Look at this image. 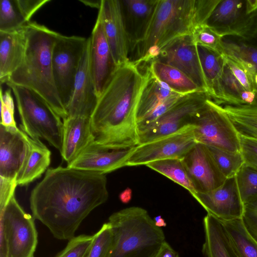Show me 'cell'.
Returning <instances> with one entry per match:
<instances>
[{
	"label": "cell",
	"mask_w": 257,
	"mask_h": 257,
	"mask_svg": "<svg viewBox=\"0 0 257 257\" xmlns=\"http://www.w3.org/2000/svg\"><path fill=\"white\" fill-rule=\"evenodd\" d=\"M254 82L255 85L257 86V72L254 77Z\"/></svg>",
	"instance_id": "cell-52"
},
{
	"label": "cell",
	"mask_w": 257,
	"mask_h": 257,
	"mask_svg": "<svg viewBox=\"0 0 257 257\" xmlns=\"http://www.w3.org/2000/svg\"><path fill=\"white\" fill-rule=\"evenodd\" d=\"M80 2L83 3L85 5L87 6H89L91 8H97L98 10L99 9L101 4V1H82L80 0Z\"/></svg>",
	"instance_id": "cell-50"
},
{
	"label": "cell",
	"mask_w": 257,
	"mask_h": 257,
	"mask_svg": "<svg viewBox=\"0 0 257 257\" xmlns=\"http://www.w3.org/2000/svg\"><path fill=\"white\" fill-rule=\"evenodd\" d=\"M158 0H119L130 53L143 40Z\"/></svg>",
	"instance_id": "cell-19"
},
{
	"label": "cell",
	"mask_w": 257,
	"mask_h": 257,
	"mask_svg": "<svg viewBox=\"0 0 257 257\" xmlns=\"http://www.w3.org/2000/svg\"><path fill=\"white\" fill-rule=\"evenodd\" d=\"M257 11V0L246 1V13L251 14Z\"/></svg>",
	"instance_id": "cell-49"
},
{
	"label": "cell",
	"mask_w": 257,
	"mask_h": 257,
	"mask_svg": "<svg viewBox=\"0 0 257 257\" xmlns=\"http://www.w3.org/2000/svg\"><path fill=\"white\" fill-rule=\"evenodd\" d=\"M207 147L219 169L226 179L236 176L245 163L241 152H232L213 147Z\"/></svg>",
	"instance_id": "cell-35"
},
{
	"label": "cell",
	"mask_w": 257,
	"mask_h": 257,
	"mask_svg": "<svg viewBox=\"0 0 257 257\" xmlns=\"http://www.w3.org/2000/svg\"><path fill=\"white\" fill-rule=\"evenodd\" d=\"M88 38L59 34L52 51L55 85L65 108L72 95L75 77Z\"/></svg>",
	"instance_id": "cell-9"
},
{
	"label": "cell",
	"mask_w": 257,
	"mask_h": 257,
	"mask_svg": "<svg viewBox=\"0 0 257 257\" xmlns=\"http://www.w3.org/2000/svg\"><path fill=\"white\" fill-rule=\"evenodd\" d=\"M27 44V25L11 32H0V81L6 83L19 67Z\"/></svg>",
	"instance_id": "cell-22"
},
{
	"label": "cell",
	"mask_w": 257,
	"mask_h": 257,
	"mask_svg": "<svg viewBox=\"0 0 257 257\" xmlns=\"http://www.w3.org/2000/svg\"><path fill=\"white\" fill-rule=\"evenodd\" d=\"M204 257H238L222 222L208 214L204 217Z\"/></svg>",
	"instance_id": "cell-24"
},
{
	"label": "cell",
	"mask_w": 257,
	"mask_h": 257,
	"mask_svg": "<svg viewBox=\"0 0 257 257\" xmlns=\"http://www.w3.org/2000/svg\"><path fill=\"white\" fill-rule=\"evenodd\" d=\"M146 166L185 188L191 195L196 193L181 159L162 160L149 163Z\"/></svg>",
	"instance_id": "cell-32"
},
{
	"label": "cell",
	"mask_w": 257,
	"mask_h": 257,
	"mask_svg": "<svg viewBox=\"0 0 257 257\" xmlns=\"http://www.w3.org/2000/svg\"><path fill=\"white\" fill-rule=\"evenodd\" d=\"M245 14L246 1L221 0L205 25L220 36Z\"/></svg>",
	"instance_id": "cell-27"
},
{
	"label": "cell",
	"mask_w": 257,
	"mask_h": 257,
	"mask_svg": "<svg viewBox=\"0 0 257 257\" xmlns=\"http://www.w3.org/2000/svg\"><path fill=\"white\" fill-rule=\"evenodd\" d=\"M29 22L17 0L0 1V32L14 31L22 28Z\"/></svg>",
	"instance_id": "cell-33"
},
{
	"label": "cell",
	"mask_w": 257,
	"mask_h": 257,
	"mask_svg": "<svg viewBox=\"0 0 257 257\" xmlns=\"http://www.w3.org/2000/svg\"><path fill=\"white\" fill-rule=\"evenodd\" d=\"M59 34L44 25L30 22L27 25L24 59L6 83L34 91L64 119L68 117L67 112L55 85L52 61L53 46Z\"/></svg>",
	"instance_id": "cell-3"
},
{
	"label": "cell",
	"mask_w": 257,
	"mask_h": 257,
	"mask_svg": "<svg viewBox=\"0 0 257 257\" xmlns=\"http://www.w3.org/2000/svg\"><path fill=\"white\" fill-rule=\"evenodd\" d=\"M192 34L197 44L221 55L223 54V38L207 25H202L195 27Z\"/></svg>",
	"instance_id": "cell-38"
},
{
	"label": "cell",
	"mask_w": 257,
	"mask_h": 257,
	"mask_svg": "<svg viewBox=\"0 0 257 257\" xmlns=\"http://www.w3.org/2000/svg\"><path fill=\"white\" fill-rule=\"evenodd\" d=\"M105 174L59 166L48 169L32 190V215L53 236L69 240L82 221L108 199Z\"/></svg>",
	"instance_id": "cell-1"
},
{
	"label": "cell",
	"mask_w": 257,
	"mask_h": 257,
	"mask_svg": "<svg viewBox=\"0 0 257 257\" xmlns=\"http://www.w3.org/2000/svg\"><path fill=\"white\" fill-rule=\"evenodd\" d=\"M220 221L238 257H257V240L248 231L242 218Z\"/></svg>",
	"instance_id": "cell-30"
},
{
	"label": "cell",
	"mask_w": 257,
	"mask_h": 257,
	"mask_svg": "<svg viewBox=\"0 0 257 257\" xmlns=\"http://www.w3.org/2000/svg\"><path fill=\"white\" fill-rule=\"evenodd\" d=\"M145 81L131 61L117 66L90 117L96 143L113 150L139 145L137 108Z\"/></svg>",
	"instance_id": "cell-2"
},
{
	"label": "cell",
	"mask_w": 257,
	"mask_h": 257,
	"mask_svg": "<svg viewBox=\"0 0 257 257\" xmlns=\"http://www.w3.org/2000/svg\"><path fill=\"white\" fill-rule=\"evenodd\" d=\"M145 81L141 92L137 108L138 123L160 103L178 94L158 80L149 67L145 73Z\"/></svg>",
	"instance_id": "cell-25"
},
{
	"label": "cell",
	"mask_w": 257,
	"mask_h": 257,
	"mask_svg": "<svg viewBox=\"0 0 257 257\" xmlns=\"http://www.w3.org/2000/svg\"><path fill=\"white\" fill-rule=\"evenodd\" d=\"M98 15L116 65L128 62L130 47L119 0H101Z\"/></svg>",
	"instance_id": "cell-17"
},
{
	"label": "cell",
	"mask_w": 257,
	"mask_h": 257,
	"mask_svg": "<svg viewBox=\"0 0 257 257\" xmlns=\"http://www.w3.org/2000/svg\"><path fill=\"white\" fill-rule=\"evenodd\" d=\"M209 214L220 220L242 218L244 204L239 192L235 176L226 179L218 188L192 195Z\"/></svg>",
	"instance_id": "cell-14"
},
{
	"label": "cell",
	"mask_w": 257,
	"mask_h": 257,
	"mask_svg": "<svg viewBox=\"0 0 257 257\" xmlns=\"http://www.w3.org/2000/svg\"><path fill=\"white\" fill-rule=\"evenodd\" d=\"M153 60L179 69L189 77L201 91L207 93V87L192 34L184 35L171 41L161 49Z\"/></svg>",
	"instance_id": "cell-12"
},
{
	"label": "cell",
	"mask_w": 257,
	"mask_h": 257,
	"mask_svg": "<svg viewBox=\"0 0 257 257\" xmlns=\"http://www.w3.org/2000/svg\"><path fill=\"white\" fill-rule=\"evenodd\" d=\"M27 138L17 127L0 124V177L17 179L26 154Z\"/></svg>",
	"instance_id": "cell-20"
},
{
	"label": "cell",
	"mask_w": 257,
	"mask_h": 257,
	"mask_svg": "<svg viewBox=\"0 0 257 257\" xmlns=\"http://www.w3.org/2000/svg\"><path fill=\"white\" fill-rule=\"evenodd\" d=\"M239 138L240 152L245 163L257 168V140L240 135Z\"/></svg>",
	"instance_id": "cell-43"
},
{
	"label": "cell",
	"mask_w": 257,
	"mask_h": 257,
	"mask_svg": "<svg viewBox=\"0 0 257 257\" xmlns=\"http://www.w3.org/2000/svg\"><path fill=\"white\" fill-rule=\"evenodd\" d=\"M88 38L90 68L98 98L117 67L98 15Z\"/></svg>",
	"instance_id": "cell-16"
},
{
	"label": "cell",
	"mask_w": 257,
	"mask_h": 257,
	"mask_svg": "<svg viewBox=\"0 0 257 257\" xmlns=\"http://www.w3.org/2000/svg\"><path fill=\"white\" fill-rule=\"evenodd\" d=\"M10 88L3 91L1 87V112L0 124L6 127H17L14 118V102Z\"/></svg>",
	"instance_id": "cell-40"
},
{
	"label": "cell",
	"mask_w": 257,
	"mask_h": 257,
	"mask_svg": "<svg viewBox=\"0 0 257 257\" xmlns=\"http://www.w3.org/2000/svg\"><path fill=\"white\" fill-rule=\"evenodd\" d=\"M50 1V0H17L19 6L29 21L38 10Z\"/></svg>",
	"instance_id": "cell-46"
},
{
	"label": "cell",
	"mask_w": 257,
	"mask_h": 257,
	"mask_svg": "<svg viewBox=\"0 0 257 257\" xmlns=\"http://www.w3.org/2000/svg\"><path fill=\"white\" fill-rule=\"evenodd\" d=\"M196 143L193 126L189 125L173 134L135 147L126 166H146L167 159H181Z\"/></svg>",
	"instance_id": "cell-11"
},
{
	"label": "cell",
	"mask_w": 257,
	"mask_h": 257,
	"mask_svg": "<svg viewBox=\"0 0 257 257\" xmlns=\"http://www.w3.org/2000/svg\"><path fill=\"white\" fill-rule=\"evenodd\" d=\"M222 107L239 135L257 140V100L251 104Z\"/></svg>",
	"instance_id": "cell-29"
},
{
	"label": "cell",
	"mask_w": 257,
	"mask_h": 257,
	"mask_svg": "<svg viewBox=\"0 0 257 257\" xmlns=\"http://www.w3.org/2000/svg\"><path fill=\"white\" fill-rule=\"evenodd\" d=\"M196 45L207 93L211 99L218 104L221 95L220 80L224 60L221 55L200 45Z\"/></svg>",
	"instance_id": "cell-26"
},
{
	"label": "cell",
	"mask_w": 257,
	"mask_h": 257,
	"mask_svg": "<svg viewBox=\"0 0 257 257\" xmlns=\"http://www.w3.org/2000/svg\"><path fill=\"white\" fill-rule=\"evenodd\" d=\"M220 84L221 95L218 104L220 105L222 103L231 105L244 104L241 96L245 89L234 76L225 61Z\"/></svg>",
	"instance_id": "cell-34"
},
{
	"label": "cell",
	"mask_w": 257,
	"mask_h": 257,
	"mask_svg": "<svg viewBox=\"0 0 257 257\" xmlns=\"http://www.w3.org/2000/svg\"><path fill=\"white\" fill-rule=\"evenodd\" d=\"M211 99L204 91H197L181 96L164 114L144 131L139 134V145L173 134L192 125L196 113Z\"/></svg>",
	"instance_id": "cell-10"
},
{
	"label": "cell",
	"mask_w": 257,
	"mask_h": 257,
	"mask_svg": "<svg viewBox=\"0 0 257 257\" xmlns=\"http://www.w3.org/2000/svg\"><path fill=\"white\" fill-rule=\"evenodd\" d=\"M120 200L123 203H127L132 198V191L130 188H127L123 191L119 196Z\"/></svg>",
	"instance_id": "cell-48"
},
{
	"label": "cell",
	"mask_w": 257,
	"mask_h": 257,
	"mask_svg": "<svg viewBox=\"0 0 257 257\" xmlns=\"http://www.w3.org/2000/svg\"><path fill=\"white\" fill-rule=\"evenodd\" d=\"M181 160L196 193L215 190L226 179L203 144L196 143Z\"/></svg>",
	"instance_id": "cell-13"
},
{
	"label": "cell",
	"mask_w": 257,
	"mask_h": 257,
	"mask_svg": "<svg viewBox=\"0 0 257 257\" xmlns=\"http://www.w3.org/2000/svg\"><path fill=\"white\" fill-rule=\"evenodd\" d=\"M134 148L110 149L93 141L67 167L106 174L126 167Z\"/></svg>",
	"instance_id": "cell-18"
},
{
	"label": "cell",
	"mask_w": 257,
	"mask_h": 257,
	"mask_svg": "<svg viewBox=\"0 0 257 257\" xmlns=\"http://www.w3.org/2000/svg\"><path fill=\"white\" fill-rule=\"evenodd\" d=\"M154 220L156 225L159 227H165L167 226V223L165 220L160 215L156 216L154 218Z\"/></svg>",
	"instance_id": "cell-51"
},
{
	"label": "cell",
	"mask_w": 257,
	"mask_h": 257,
	"mask_svg": "<svg viewBox=\"0 0 257 257\" xmlns=\"http://www.w3.org/2000/svg\"><path fill=\"white\" fill-rule=\"evenodd\" d=\"M149 68L158 80L177 93L184 95L203 91L185 74L172 66L153 60Z\"/></svg>",
	"instance_id": "cell-28"
},
{
	"label": "cell",
	"mask_w": 257,
	"mask_h": 257,
	"mask_svg": "<svg viewBox=\"0 0 257 257\" xmlns=\"http://www.w3.org/2000/svg\"><path fill=\"white\" fill-rule=\"evenodd\" d=\"M242 219L248 231L257 240V198L244 204Z\"/></svg>",
	"instance_id": "cell-42"
},
{
	"label": "cell",
	"mask_w": 257,
	"mask_h": 257,
	"mask_svg": "<svg viewBox=\"0 0 257 257\" xmlns=\"http://www.w3.org/2000/svg\"><path fill=\"white\" fill-rule=\"evenodd\" d=\"M6 84L15 97L21 130L32 138L45 140L60 152L63 128L60 116L34 91L10 83Z\"/></svg>",
	"instance_id": "cell-6"
},
{
	"label": "cell",
	"mask_w": 257,
	"mask_h": 257,
	"mask_svg": "<svg viewBox=\"0 0 257 257\" xmlns=\"http://www.w3.org/2000/svg\"><path fill=\"white\" fill-rule=\"evenodd\" d=\"M192 125L197 143L240 152L239 135L222 106L208 99L195 115Z\"/></svg>",
	"instance_id": "cell-8"
},
{
	"label": "cell",
	"mask_w": 257,
	"mask_h": 257,
	"mask_svg": "<svg viewBox=\"0 0 257 257\" xmlns=\"http://www.w3.org/2000/svg\"><path fill=\"white\" fill-rule=\"evenodd\" d=\"M17 185V179H10L0 177V210L4 209L15 196Z\"/></svg>",
	"instance_id": "cell-45"
},
{
	"label": "cell",
	"mask_w": 257,
	"mask_h": 257,
	"mask_svg": "<svg viewBox=\"0 0 257 257\" xmlns=\"http://www.w3.org/2000/svg\"><path fill=\"white\" fill-rule=\"evenodd\" d=\"M35 220L15 196L0 210V257H34L38 244Z\"/></svg>",
	"instance_id": "cell-7"
},
{
	"label": "cell",
	"mask_w": 257,
	"mask_h": 257,
	"mask_svg": "<svg viewBox=\"0 0 257 257\" xmlns=\"http://www.w3.org/2000/svg\"><path fill=\"white\" fill-rule=\"evenodd\" d=\"M97 100L98 96L90 68L88 38L75 77L72 95L66 107L68 117H91Z\"/></svg>",
	"instance_id": "cell-15"
},
{
	"label": "cell",
	"mask_w": 257,
	"mask_h": 257,
	"mask_svg": "<svg viewBox=\"0 0 257 257\" xmlns=\"http://www.w3.org/2000/svg\"><path fill=\"white\" fill-rule=\"evenodd\" d=\"M94 235L81 234L69 240L55 257H86L93 241Z\"/></svg>",
	"instance_id": "cell-39"
},
{
	"label": "cell",
	"mask_w": 257,
	"mask_h": 257,
	"mask_svg": "<svg viewBox=\"0 0 257 257\" xmlns=\"http://www.w3.org/2000/svg\"><path fill=\"white\" fill-rule=\"evenodd\" d=\"M51 152L39 139L28 136L26 155L17 177L18 185H27L48 170Z\"/></svg>",
	"instance_id": "cell-23"
},
{
	"label": "cell",
	"mask_w": 257,
	"mask_h": 257,
	"mask_svg": "<svg viewBox=\"0 0 257 257\" xmlns=\"http://www.w3.org/2000/svg\"><path fill=\"white\" fill-rule=\"evenodd\" d=\"M220 1L221 0H195L193 29L199 26L205 25Z\"/></svg>",
	"instance_id": "cell-41"
},
{
	"label": "cell",
	"mask_w": 257,
	"mask_h": 257,
	"mask_svg": "<svg viewBox=\"0 0 257 257\" xmlns=\"http://www.w3.org/2000/svg\"><path fill=\"white\" fill-rule=\"evenodd\" d=\"M63 128L61 155L67 165L73 162L95 138L91 118L67 117L63 119Z\"/></svg>",
	"instance_id": "cell-21"
},
{
	"label": "cell",
	"mask_w": 257,
	"mask_h": 257,
	"mask_svg": "<svg viewBox=\"0 0 257 257\" xmlns=\"http://www.w3.org/2000/svg\"><path fill=\"white\" fill-rule=\"evenodd\" d=\"M113 243L108 257H154L166 241L148 211L140 207L125 208L108 218Z\"/></svg>",
	"instance_id": "cell-4"
},
{
	"label": "cell",
	"mask_w": 257,
	"mask_h": 257,
	"mask_svg": "<svg viewBox=\"0 0 257 257\" xmlns=\"http://www.w3.org/2000/svg\"><path fill=\"white\" fill-rule=\"evenodd\" d=\"M235 177L244 204L257 198V168L244 163Z\"/></svg>",
	"instance_id": "cell-36"
},
{
	"label": "cell",
	"mask_w": 257,
	"mask_h": 257,
	"mask_svg": "<svg viewBox=\"0 0 257 257\" xmlns=\"http://www.w3.org/2000/svg\"><path fill=\"white\" fill-rule=\"evenodd\" d=\"M154 257H180L178 253L165 241Z\"/></svg>",
	"instance_id": "cell-47"
},
{
	"label": "cell",
	"mask_w": 257,
	"mask_h": 257,
	"mask_svg": "<svg viewBox=\"0 0 257 257\" xmlns=\"http://www.w3.org/2000/svg\"><path fill=\"white\" fill-rule=\"evenodd\" d=\"M195 0H158L143 40L136 46L133 60L138 66L150 63L161 49L180 36L192 34Z\"/></svg>",
	"instance_id": "cell-5"
},
{
	"label": "cell",
	"mask_w": 257,
	"mask_h": 257,
	"mask_svg": "<svg viewBox=\"0 0 257 257\" xmlns=\"http://www.w3.org/2000/svg\"><path fill=\"white\" fill-rule=\"evenodd\" d=\"M223 54L243 69L254 82L257 72V48L242 43L223 40Z\"/></svg>",
	"instance_id": "cell-31"
},
{
	"label": "cell",
	"mask_w": 257,
	"mask_h": 257,
	"mask_svg": "<svg viewBox=\"0 0 257 257\" xmlns=\"http://www.w3.org/2000/svg\"><path fill=\"white\" fill-rule=\"evenodd\" d=\"M92 244L86 257H108L113 243V232L110 224L104 223L94 234Z\"/></svg>",
	"instance_id": "cell-37"
},
{
	"label": "cell",
	"mask_w": 257,
	"mask_h": 257,
	"mask_svg": "<svg viewBox=\"0 0 257 257\" xmlns=\"http://www.w3.org/2000/svg\"><path fill=\"white\" fill-rule=\"evenodd\" d=\"M222 56L225 63L244 88L257 94V86L251 81L244 71L224 55L222 54Z\"/></svg>",
	"instance_id": "cell-44"
}]
</instances>
